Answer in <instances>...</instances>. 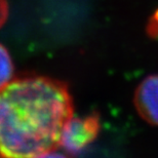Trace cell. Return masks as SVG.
I'll return each instance as SVG.
<instances>
[{
    "label": "cell",
    "mask_w": 158,
    "mask_h": 158,
    "mask_svg": "<svg viewBox=\"0 0 158 158\" xmlns=\"http://www.w3.org/2000/svg\"><path fill=\"white\" fill-rule=\"evenodd\" d=\"M72 117L73 102L64 82L46 77L10 80L0 88V156L52 155Z\"/></svg>",
    "instance_id": "cell-1"
},
{
    "label": "cell",
    "mask_w": 158,
    "mask_h": 158,
    "mask_svg": "<svg viewBox=\"0 0 158 158\" xmlns=\"http://www.w3.org/2000/svg\"><path fill=\"white\" fill-rule=\"evenodd\" d=\"M100 131V118L90 115L85 118L72 117L64 126L61 137L62 148L71 155L78 152L94 141Z\"/></svg>",
    "instance_id": "cell-2"
},
{
    "label": "cell",
    "mask_w": 158,
    "mask_h": 158,
    "mask_svg": "<svg viewBox=\"0 0 158 158\" xmlns=\"http://www.w3.org/2000/svg\"><path fill=\"white\" fill-rule=\"evenodd\" d=\"M134 103L139 114L152 125H158V75L145 78L135 93Z\"/></svg>",
    "instance_id": "cell-3"
},
{
    "label": "cell",
    "mask_w": 158,
    "mask_h": 158,
    "mask_svg": "<svg viewBox=\"0 0 158 158\" xmlns=\"http://www.w3.org/2000/svg\"><path fill=\"white\" fill-rule=\"evenodd\" d=\"M14 65L7 49L0 43V88L11 80Z\"/></svg>",
    "instance_id": "cell-4"
},
{
    "label": "cell",
    "mask_w": 158,
    "mask_h": 158,
    "mask_svg": "<svg viewBox=\"0 0 158 158\" xmlns=\"http://www.w3.org/2000/svg\"><path fill=\"white\" fill-rule=\"evenodd\" d=\"M8 15V5L6 0H0V27L5 23Z\"/></svg>",
    "instance_id": "cell-5"
}]
</instances>
